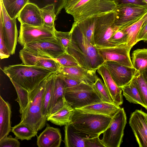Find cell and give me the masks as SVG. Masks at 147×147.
Segmentation results:
<instances>
[{"label": "cell", "mask_w": 147, "mask_h": 147, "mask_svg": "<svg viewBox=\"0 0 147 147\" xmlns=\"http://www.w3.org/2000/svg\"><path fill=\"white\" fill-rule=\"evenodd\" d=\"M70 31L71 40L66 52L73 56L81 67L97 70L105 62L98 48L88 40L74 22Z\"/></svg>", "instance_id": "1"}, {"label": "cell", "mask_w": 147, "mask_h": 147, "mask_svg": "<svg viewBox=\"0 0 147 147\" xmlns=\"http://www.w3.org/2000/svg\"><path fill=\"white\" fill-rule=\"evenodd\" d=\"M49 76L33 90L29 91L28 104L21 115L20 123L25 124L37 131L46 125L47 118L43 115V109Z\"/></svg>", "instance_id": "2"}, {"label": "cell", "mask_w": 147, "mask_h": 147, "mask_svg": "<svg viewBox=\"0 0 147 147\" xmlns=\"http://www.w3.org/2000/svg\"><path fill=\"white\" fill-rule=\"evenodd\" d=\"M3 71L10 80L29 91L33 90L54 73L37 66L23 64L5 67Z\"/></svg>", "instance_id": "3"}, {"label": "cell", "mask_w": 147, "mask_h": 147, "mask_svg": "<svg viewBox=\"0 0 147 147\" xmlns=\"http://www.w3.org/2000/svg\"><path fill=\"white\" fill-rule=\"evenodd\" d=\"M113 117L74 109L70 123L89 137L99 136L108 127Z\"/></svg>", "instance_id": "4"}, {"label": "cell", "mask_w": 147, "mask_h": 147, "mask_svg": "<svg viewBox=\"0 0 147 147\" xmlns=\"http://www.w3.org/2000/svg\"><path fill=\"white\" fill-rule=\"evenodd\" d=\"M64 98L74 109L102 101L93 84L83 82L65 88Z\"/></svg>", "instance_id": "5"}, {"label": "cell", "mask_w": 147, "mask_h": 147, "mask_svg": "<svg viewBox=\"0 0 147 147\" xmlns=\"http://www.w3.org/2000/svg\"><path fill=\"white\" fill-rule=\"evenodd\" d=\"M115 14L114 11L97 17L94 33L97 48L115 47L110 41L111 37L119 29L115 24Z\"/></svg>", "instance_id": "6"}, {"label": "cell", "mask_w": 147, "mask_h": 147, "mask_svg": "<svg viewBox=\"0 0 147 147\" xmlns=\"http://www.w3.org/2000/svg\"><path fill=\"white\" fill-rule=\"evenodd\" d=\"M127 117L124 109L113 117L110 124L103 132L101 141L105 147H119L122 142Z\"/></svg>", "instance_id": "7"}, {"label": "cell", "mask_w": 147, "mask_h": 147, "mask_svg": "<svg viewBox=\"0 0 147 147\" xmlns=\"http://www.w3.org/2000/svg\"><path fill=\"white\" fill-rule=\"evenodd\" d=\"M22 49L36 57L52 59H55L66 52L55 37L28 44Z\"/></svg>", "instance_id": "8"}, {"label": "cell", "mask_w": 147, "mask_h": 147, "mask_svg": "<svg viewBox=\"0 0 147 147\" xmlns=\"http://www.w3.org/2000/svg\"><path fill=\"white\" fill-rule=\"evenodd\" d=\"M115 25L122 29L140 19L147 13V6L129 4L117 5L114 11Z\"/></svg>", "instance_id": "9"}, {"label": "cell", "mask_w": 147, "mask_h": 147, "mask_svg": "<svg viewBox=\"0 0 147 147\" xmlns=\"http://www.w3.org/2000/svg\"><path fill=\"white\" fill-rule=\"evenodd\" d=\"M117 5L115 1L111 0H90L72 15L74 22L114 11Z\"/></svg>", "instance_id": "10"}, {"label": "cell", "mask_w": 147, "mask_h": 147, "mask_svg": "<svg viewBox=\"0 0 147 147\" xmlns=\"http://www.w3.org/2000/svg\"><path fill=\"white\" fill-rule=\"evenodd\" d=\"M55 28H50L43 26H33L20 24L18 42L22 47L32 42L55 37Z\"/></svg>", "instance_id": "11"}, {"label": "cell", "mask_w": 147, "mask_h": 147, "mask_svg": "<svg viewBox=\"0 0 147 147\" xmlns=\"http://www.w3.org/2000/svg\"><path fill=\"white\" fill-rule=\"evenodd\" d=\"M0 7L4 40L9 53L13 55L15 53L18 39L16 18L10 17L1 1Z\"/></svg>", "instance_id": "12"}, {"label": "cell", "mask_w": 147, "mask_h": 147, "mask_svg": "<svg viewBox=\"0 0 147 147\" xmlns=\"http://www.w3.org/2000/svg\"><path fill=\"white\" fill-rule=\"evenodd\" d=\"M131 48L126 44L117 47L97 48L105 61H114L127 67H134L130 55Z\"/></svg>", "instance_id": "13"}, {"label": "cell", "mask_w": 147, "mask_h": 147, "mask_svg": "<svg viewBox=\"0 0 147 147\" xmlns=\"http://www.w3.org/2000/svg\"><path fill=\"white\" fill-rule=\"evenodd\" d=\"M140 147H147V113L141 110L133 112L129 121Z\"/></svg>", "instance_id": "14"}, {"label": "cell", "mask_w": 147, "mask_h": 147, "mask_svg": "<svg viewBox=\"0 0 147 147\" xmlns=\"http://www.w3.org/2000/svg\"><path fill=\"white\" fill-rule=\"evenodd\" d=\"M103 65L108 70L117 85L121 88L131 80L137 71L134 67H127L114 61H105Z\"/></svg>", "instance_id": "15"}, {"label": "cell", "mask_w": 147, "mask_h": 147, "mask_svg": "<svg viewBox=\"0 0 147 147\" xmlns=\"http://www.w3.org/2000/svg\"><path fill=\"white\" fill-rule=\"evenodd\" d=\"M96 70H89L80 65L65 67L61 65L56 73L62 76L72 78L80 82L93 84L98 79Z\"/></svg>", "instance_id": "16"}, {"label": "cell", "mask_w": 147, "mask_h": 147, "mask_svg": "<svg viewBox=\"0 0 147 147\" xmlns=\"http://www.w3.org/2000/svg\"><path fill=\"white\" fill-rule=\"evenodd\" d=\"M17 18L20 24L35 26H44L40 9L32 3H27L20 12Z\"/></svg>", "instance_id": "17"}, {"label": "cell", "mask_w": 147, "mask_h": 147, "mask_svg": "<svg viewBox=\"0 0 147 147\" xmlns=\"http://www.w3.org/2000/svg\"><path fill=\"white\" fill-rule=\"evenodd\" d=\"M97 71L102 78L113 102L119 106L122 105L123 99L121 88L117 85L108 70L103 64L99 67Z\"/></svg>", "instance_id": "18"}, {"label": "cell", "mask_w": 147, "mask_h": 147, "mask_svg": "<svg viewBox=\"0 0 147 147\" xmlns=\"http://www.w3.org/2000/svg\"><path fill=\"white\" fill-rule=\"evenodd\" d=\"M45 130L38 136L37 145L39 147H59L62 141L59 129L48 124Z\"/></svg>", "instance_id": "19"}, {"label": "cell", "mask_w": 147, "mask_h": 147, "mask_svg": "<svg viewBox=\"0 0 147 147\" xmlns=\"http://www.w3.org/2000/svg\"><path fill=\"white\" fill-rule=\"evenodd\" d=\"M121 108L113 103L101 101L78 109L82 111L109 116L113 117Z\"/></svg>", "instance_id": "20"}, {"label": "cell", "mask_w": 147, "mask_h": 147, "mask_svg": "<svg viewBox=\"0 0 147 147\" xmlns=\"http://www.w3.org/2000/svg\"><path fill=\"white\" fill-rule=\"evenodd\" d=\"M11 109L9 104L0 96V140L11 131Z\"/></svg>", "instance_id": "21"}, {"label": "cell", "mask_w": 147, "mask_h": 147, "mask_svg": "<svg viewBox=\"0 0 147 147\" xmlns=\"http://www.w3.org/2000/svg\"><path fill=\"white\" fill-rule=\"evenodd\" d=\"M64 131L65 147H85L84 139L88 136L78 130L70 123L65 125Z\"/></svg>", "instance_id": "22"}, {"label": "cell", "mask_w": 147, "mask_h": 147, "mask_svg": "<svg viewBox=\"0 0 147 147\" xmlns=\"http://www.w3.org/2000/svg\"><path fill=\"white\" fill-rule=\"evenodd\" d=\"M74 109L65 101L64 105L47 117V121L60 126L65 125L70 123Z\"/></svg>", "instance_id": "23"}, {"label": "cell", "mask_w": 147, "mask_h": 147, "mask_svg": "<svg viewBox=\"0 0 147 147\" xmlns=\"http://www.w3.org/2000/svg\"><path fill=\"white\" fill-rule=\"evenodd\" d=\"M121 88L123 96L128 101L139 104L145 108V105L134 77L129 83Z\"/></svg>", "instance_id": "24"}, {"label": "cell", "mask_w": 147, "mask_h": 147, "mask_svg": "<svg viewBox=\"0 0 147 147\" xmlns=\"http://www.w3.org/2000/svg\"><path fill=\"white\" fill-rule=\"evenodd\" d=\"M97 17H89L81 20L77 23L74 22L76 24L88 40L94 46H95V44L94 33Z\"/></svg>", "instance_id": "25"}, {"label": "cell", "mask_w": 147, "mask_h": 147, "mask_svg": "<svg viewBox=\"0 0 147 147\" xmlns=\"http://www.w3.org/2000/svg\"><path fill=\"white\" fill-rule=\"evenodd\" d=\"M65 83L62 76L55 73L54 85L49 112L58 102L65 98Z\"/></svg>", "instance_id": "26"}, {"label": "cell", "mask_w": 147, "mask_h": 147, "mask_svg": "<svg viewBox=\"0 0 147 147\" xmlns=\"http://www.w3.org/2000/svg\"><path fill=\"white\" fill-rule=\"evenodd\" d=\"M29 0H1L6 11L11 18H17Z\"/></svg>", "instance_id": "27"}, {"label": "cell", "mask_w": 147, "mask_h": 147, "mask_svg": "<svg viewBox=\"0 0 147 147\" xmlns=\"http://www.w3.org/2000/svg\"><path fill=\"white\" fill-rule=\"evenodd\" d=\"M11 131L18 139L29 140L37 136L38 131L25 123H20L11 127Z\"/></svg>", "instance_id": "28"}, {"label": "cell", "mask_w": 147, "mask_h": 147, "mask_svg": "<svg viewBox=\"0 0 147 147\" xmlns=\"http://www.w3.org/2000/svg\"><path fill=\"white\" fill-rule=\"evenodd\" d=\"M144 15L139 20L132 24L122 29L127 35V45L131 48L136 43V40L140 30L144 22Z\"/></svg>", "instance_id": "29"}, {"label": "cell", "mask_w": 147, "mask_h": 147, "mask_svg": "<svg viewBox=\"0 0 147 147\" xmlns=\"http://www.w3.org/2000/svg\"><path fill=\"white\" fill-rule=\"evenodd\" d=\"M131 61L133 67L140 71L147 68V48L137 49L131 55Z\"/></svg>", "instance_id": "30"}, {"label": "cell", "mask_w": 147, "mask_h": 147, "mask_svg": "<svg viewBox=\"0 0 147 147\" xmlns=\"http://www.w3.org/2000/svg\"><path fill=\"white\" fill-rule=\"evenodd\" d=\"M55 73H53L49 76L47 82L44 96L43 115L47 118L49 111L54 88Z\"/></svg>", "instance_id": "31"}, {"label": "cell", "mask_w": 147, "mask_h": 147, "mask_svg": "<svg viewBox=\"0 0 147 147\" xmlns=\"http://www.w3.org/2000/svg\"><path fill=\"white\" fill-rule=\"evenodd\" d=\"M134 78L147 110V68L140 71H137Z\"/></svg>", "instance_id": "32"}, {"label": "cell", "mask_w": 147, "mask_h": 147, "mask_svg": "<svg viewBox=\"0 0 147 147\" xmlns=\"http://www.w3.org/2000/svg\"><path fill=\"white\" fill-rule=\"evenodd\" d=\"M14 86L17 94L15 99L19 105V112L21 115L26 107L29 101V91L24 88L13 80H10Z\"/></svg>", "instance_id": "33"}, {"label": "cell", "mask_w": 147, "mask_h": 147, "mask_svg": "<svg viewBox=\"0 0 147 147\" xmlns=\"http://www.w3.org/2000/svg\"><path fill=\"white\" fill-rule=\"evenodd\" d=\"M68 0H29L28 3L36 5L40 9L47 6L53 5L56 16L62 9L64 8Z\"/></svg>", "instance_id": "34"}, {"label": "cell", "mask_w": 147, "mask_h": 147, "mask_svg": "<svg viewBox=\"0 0 147 147\" xmlns=\"http://www.w3.org/2000/svg\"><path fill=\"white\" fill-rule=\"evenodd\" d=\"M40 10L43 21V26L50 28H55L54 22L56 16L54 6L50 5Z\"/></svg>", "instance_id": "35"}, {"label": "cell", "mask_w": 147, "mask_h": 147, "mask_svg": "<svg viewBox=\"0 0 147 147\" xmlns=\"http://www.w3.org/2000/svg\"><path fill=\"white\" fill-rule=\"evenodd\" d=\"M35 66L57 73L61 65L55 59L41 57L36 62Z\"/></svg>", "instance_id": "36"}, {"label": "cell", "mask_w": 147, "mask_h": 147, "mask_svg": "<svg viewBox=\"0 0 147 147\" xmlns=\"http://www.w3.org/2000/svg\"><path fill=\"white\" fill-rule=\"evenodd\" d=\"M93 85L103 101L113 103L104 83L100 78H98Z\"/></svg>", "instance_id": "37"}, {"label": "cell", "mask_w": 147, "mask_h": 147, "mask_svg": "<svg viewBox=\"0 0 147 147\" xmlns=\"http://www.w3.org/2000/svg\"><path fill=\"white\" fill-rule=\"evenodd\" d=\"M127 34L122 30L120 29L116 31L110 39L115 47L127 44Z\"/></svg>", "instance_id": "38"}, {"label": "cell", "mask_w": 147, "mask_h": 147, "mask_svg": "<svg viewBox=\"0 0 147 147\" xmlns=\"http://www.w3.org/2000/svg\"><path fill=\"white\" fill-rule=\"evenodd\" d=\"M55 59L63 67H68L79 65L76 59L66 52Z\"/></svg>", "instance_id": "39"}, {"label": "cell", "mask_w": 147, "mask_h": 147, "mask_svg": "<svg viewBox=\"0 0 147 147\" xmlns=\"http://www.w3.org/2000/svg\"><path fill=\"white\" fill-rule=\"evenodd\" d=\"M90 0H68L64 8L66 12L72 16Z\"/></svg>", "instance_id": "40"}, {"label": "cell", "mask_w": 147, "mask_h": 147, "mask_svg": "<svg viewBox=\"0 0 147 147\" xmlns=\"http://www.w3.org/2000/svg\"><path fill=\"white\" fill-rule=\"evenodd\" d=\"M54 34L56 39L66 51L71 40V36L70 31L63 32L58 31L55 29Z\"/></svg>", "instance_id": "41"}, {"label": "cell", "mask_w": 147, "mask_h": 147, "mask_svg": "<svg viewBox=\"0 0 147 147\" xmlns=\"http://www.w3.org/2000/svg\"><path fill=\"white\" fill-rule=\"evenodd\" d=\"M4 40L2 22L0 20V57L1 59L8 58L10 56Z\"/></svg>", "instance_id": "42"}, {"label": "cell", "mask_w": 147, "mask_h": 147, "mask_svg": "<svg viewBox=\"0 0 147 147\" xmlns=\"http://www.w3.org/2000/svg\"><path fill=\"white\" fill-rule=\"evenodd\" d=\"M16 137L7 136L0 140V147H19L20 143Z\"/></svg>", "instance_id": "43"}, {"label": "cell", "mask_w": 147, "mask_h": 147, "mask_svg": "<svg viewBox=\"0 0 147 147\" xmlns=\"http://www.w3.org/2000/svg\"><path fill=\"white\" fill-rule=\"evenodd\" d=\"M85 147H105L99 136L87 137L85 138Z\"/></svg>", "instance_id": "44"}, {"label": "cell", "mask_w": 147, "mask_h": 147, "mask_svg": "<svg viewBox=\"0 0 147 147\" xmlns=\"http://www.w3.org/2000/svg\"><path fill=\"white\" fill-rule=\"evenodd\" d=\"M117 5L129 4L147 6V3L144 0H115Z\"/></svg>", "instance_id": "45"}, {"label": "cell", "mask_w": 147, "mask_h": 147, "mask_svg": "<svg viewBox=\"0 0 147 147\" xmlns=\"http://www.w3.org/2000/svg\"><path fill=\"white\" fill-rule=\"evenodd\" d=\"M143 40L147 42V23L142 25L138 35L136 42Z\"/></svg>", "instance_id": "46"}, {"label": "cell", "mask_w": 147, "mask_h": 147, "mask_svg": "<svg viewBox=\"0 0 147 147\" xmlns=\"http://www.w3.org/2000/svg\"><path fill=\"white\" fill-rule=\"evenodd\" d=\"M62 76L65 83V88L74 86L81 82L71 78Z\"/></svg>", "instance_id": "47"}, {"label": "cell", "mask_w": 147, "mask_h": 147, "mask_svg": "<svg viewBox=\"0 0 147 147\" xmlns=\"http://www.w3.org/2000/svg\"><path fill=\"white\" fill-rule=\"evenodd\" d=\"M145 19L142 25L145 24L147 23V13L144 15Z\"/></svg>", "instance_id": "48"}, {"label": "cell", "mask_w": 147, "mask_h": 147, "mask_svg": "<svg viewBox=\"0 0 147 147\" xmlns=\"http://www.w3.org/2000/svg\"><path fill=\"white\" fill-rule=\"evenodd\" d=\"M147 4V0H144Z\"/></svg>", "instance_id": "49"}, {"label": "cell", "mask_w": 147, "mask_h": 147, "mask_svg": "<svg viewBox=\"0 0 147 147\" xmlns=\"http://www.w3.org/2000/svg\"><path fill=\"white\" fill-rule=\"evenodd\" d=\"M112 0V1H115V0Z\"/></svg>", "instance_id": "50"}]
</instances>
